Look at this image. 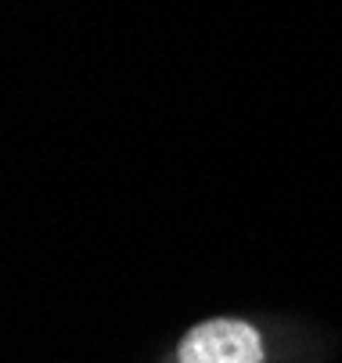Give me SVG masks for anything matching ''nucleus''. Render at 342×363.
Returning a JSON list of instances; mask_svg holds the SVG:
<instances>
[{
    "label": "nucleus",
    "mask_w": 342,
    "mask_h": 363,
    "mask_svg": "<svg viewBox=\"0 0 342 363\" xmlns=\"http://www.w3.org/2000/svg\"><path fill=\"white\" fill-rule=\"evenodd\" d=\"M180 363H263V342L253 324L206 320L184 335Z\"/></svg>",
    "instance_id": "f257e3e1"
}]
</instances>
